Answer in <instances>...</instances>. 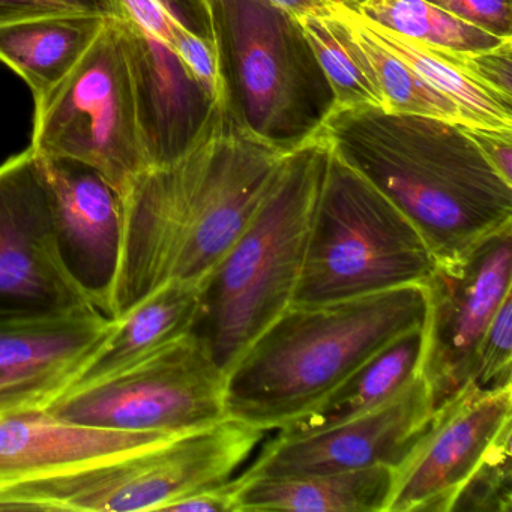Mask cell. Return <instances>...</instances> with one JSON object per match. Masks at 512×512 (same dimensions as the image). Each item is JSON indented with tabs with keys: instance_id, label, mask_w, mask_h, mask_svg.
<instances>
[{
	"instance_id": "cell-22",
	"label": "cell",
	"mask_w": 512,
	"mask_h": 512,
	"mask_svg": "<svg viewBox=\"0 0 512 512\" xmlns=\"http://www.w3.org/2000/svg\"><path fill=\"white\" fill-rule=\"evenodd\" d=\"M359 19L374 40L397 56L434 91L457 104L473 127L512 130V101L475 82L461 65L460 52L436 49L410 40L368 22L361 14Z\"/></svg>"
},
{
	"instance_id": "cell-13",
	"label": "cell",
	"mask_w": 512,
	"mask_h": 512,
	"mask_svg": "<svg viewBox=\"0 0 512 512\" xmlns=\"http://www.w3.org/2000/svg\"><path fill=\"white\" fill-rule=\"evenodd\" d=\"M434 412L421 373L380 406L296 436L277 434L239 478H277L343 472L370 466L397 469L424 433Z\"/></svg>"
},
{
	"instance_id": "cell-16",
	"label": "cell",
	"mask_w": 512,
	"mask_h": 512,
	"mask_svg": "<svg viewBox=\"0 0 512 512\" xmlns=\"http://www.w3.org/2000/svg\"><path fill=\"white\" fill-rule=\"evenodd\" d=\"M67 421L47 409L0 415V484L46 478L172 439Z\"/></svg>"
},
{
	"instance_id": "cell-9",
	"label": "cell",
	"mask_w": 512,
	"mask_h": 512,
	"mask_svg": "<svg viewBox=\"0 0 512 512\" xmlns=\"http://www.w3.org/2000/svg\"><path fill=\"white\" fill-rule=\"evenodd\" d=\"M31 149L91 167L121 199L152 169L133 80L110 17L70 76L35 106Z\"/></svg>"
},
{
	"instance_id": "cell-19",
	"label": "cell",
	"mask_w": 512,
	"mask_h": 512,
	"mask_svg": "<svg viewBox=\"0 0 512 512\" xmlns=\"http://www.w3.org/2000/svg\"><path fill=\"white\" fill-rule=\"evenodd\" d=\"M106 20L98 14H55L2 25L0 62L29 86L38 106L82 61Z\"/></svg>"
},
{
	"instance_id": "cell-32",
	"label": "cell",
	"mask_w": 512,
	"mask_h": 512,
	"mask_svg": "<svg viewBox=\"0 0 512 512\" xmlns=\"http://www.w3.org/2000/svg\"><path fill=\"white\" fill-rule=\"evenodd\" d=\"M236 493H238V479L232 478L221 484L193 491L182 499L176 500L166 511L236 512Z\"/></svg>"
},
{
	"instance_id": "cell-3",
	"label": "cell",
	"mask_w": 512,
	"mask_h": 512,
	"mask_svg": "<svg viewBox=\"0 0 512 512\" xmlns=\"http://www.w3.org/2000/svg\"><path fill=\"white\" fill-rule=\"evenodd\" d=\"M424 319L422 286L290 305L224 374L226 416L265 433L280 430Z\"/></svg>"
},
{
	"instance_id": "cell-29",
	"label": "cell",
	"mask_w": 512,
	"mask_h": 512,
	"mask_svg": "<svg viewBox=\"0 0 512 512\" xmlns=\"http://www.w3.org/2000/svg\"><path fill=\"white\" fill-rule=\"evenodd\" d=\"M440 10L494 37L512 38V0H428Z\"/></svg>"
},
{
	"instance_id": "cell-27",
	"label": "cell",
	"mask_w": 512,
	"mask_h": 512,
	"mask_svg": "<svg viewBox=\"0 0 512 512\" xmlns=\"http://www.w3.org/2000/svg\"><path fill=\"white\" fill-rule=\"evenodd\" d=\"M470 383L482 391L512 388V295L500 305L479 344Z\"/></svg>"
},
{
	"instance_id": "cell-17",
	"label": "cell",
	"mask_w": 512,
	"mask_h": 512,
	"mask_svg": "<svg viewBox=\"0 0 512 512\" xmlns=\"http://www.w3.org/2000/svg\"><path fill=\"white\" fill-rule=\"evenodd\" d=\"M62 247L92 274L110 277L121 236V197L94 169L37 155Z\"/></svg>"
},
{
	"instance_id": "cell-30",
	"label": "cell",
	"mask_w": 512,
	"mask_h": 512,
	"mask_svg": "<svg viewBox=\"0 0 512 512\" xmlns=\"http://www.w3.org/2000/svg\"><path fill=\"white\" fill-rule=\"evenodd\" d=\"M55 14H98L109 17L103 0H0V26Z\"/></svg>"
},
{
	"instance_id": "cell-14",
	"label": "cell",
	"mask_w": 512,
	"mask_h": 512,
	"mask_svg": "<svg viewBox=\"0 0 512 512\" xmlns=\"http://www.w3.org/2000/svg\"><path fill=\"white\" fill-rule=\"evenodd\" d=\"M512 425V388L467 383L434 409L403 463L394 469L386 512H449L455 494L488 449Z\"/></svg>"
},
{
	"instance_id": "cell-21",
	"label": "cell",
	"mask_w": 512,
	"mask_h": 512,
	"mask_svg": "<svg viewBox=\"0 0 512 512\" xmlns=\"http://www.w3.org/2000/svg\"><path fill=\"white\" fill-rule=\"evenodd\" d=\"M422 326L410 329L371 356L307 415L280 428L278 434L314 433L362 415L385 403L419 374Z\"/></svg>"
},
{
	"instance_id": "cell-6",
	"label": "cell",
	"mask_w": 512,
	"mask_h": 512,
	"mask_svg": "<svg viewBox=\"0 0 512 512\" xmlns=\"http://www.w3.org/2000/svg\"><path fill=\"white\" fill-rule=\"evenodd\" d=\"M436 262L412 221L329 145L292 305L422 286Z\"/></svg>"
},
{
	"instance_id": "cell-34",
	"label": "cell",
	"mask_w": 512,
	"mask_h": 512,
	"mask_svg": "<svg viewBox=\"0 0 512 512\" xmlns=\"http://www.w3.org/2000/svg\"><path fill=\"white\" fill-rule=\"evenodd\" d=\"M284 10L292 13L296 19L305 16H331L337 0H272Z\"/></svg>"
},
{
	"instance_id": "cell-2",
	"label": "cell",
	"mask_w": 512,
	"mask_h": 512,
	"mask_svg": "<svg viewBox=\"0 0 512 512\" xmlns=\"http://www.w3.org/2000/svg\"><path fill=\"white\" fill-rule=\"evenodd\" d=\"M322 134L412 221L437 260L460 256L512 223V185L463 125L364 106L334 109Z\"/></svg>"
},
{
	"instance_id": "cell-7",
	"label": "cell",
	"mask_w": 512,
	"mask_h": 512,
	"mask_svg": "<svg viewBox=\"0 0 512 512\" xmlns=\"http://www.w3.org/2000/svg\"><path fill=\"white\" fill-rule=\"evenodd\" d=\"M263 437L265 431L224 418L142 451L0 484V512L166 511L193 491L232 479Z\"/></svg>"
},
{
	"instance_id": "cell-28",
	"label": "cell",
	"mask_w": 512,
	"mask_h": 512,
	"mask_svg": "<svg viewBox=\"0 0 512 512\" xmlns=\"http://www.w3.org/2000/svg\"><path fill=\"white\" fill-rule=\"evenodd\" d=\"M460 61L475 82L512 101V40L481 52H460Z\"/></svg>"
},
{
	"instance_id": "cell-4",
	"label": "cell",
	"mask_w": 512,
	"mask_h": 512,
	"mask_svg": "<svg viewBox=\"0 0 512 512\" xmlns=\"http://www.w3.org/2000/svg\"><path fill=\"white\" fill-rule=\"evenodd\" d=\"M328 155L322 131L284 155L256 214L202 284L193 332L224 374L292 305Z\"/></svg>"
},
{
	"instance_id": "cell-25",
	"label": "cell",
	"mask_w": 512,
	"mask_h": 512,
	"mask_svg": "<svg viewBox=\"0 0 512 512\" xmlns=\"http://www.w3.org/2000/svg\"><path fill=\"white\" fill-rule=\"evenodd\" d=\"M298 20L334 92L335 109L364 106L385 109L376 85L338 31L334 19L305 16Z\"/></svg>"
},
{
	"instance_id": "cell-20",
	"label": "cell",
	"mask_w": 512,
	"mask_h": 512,
	"mask_svg": "<svg viewBox=\"0 0 512 512\" xmlns=\"http://www.w3.org/2000/svg\"><path fill=\"white\" fill-rule=\"evenodd\" d=\"M200 304L202 287L196 284L173 283L158 290L116 322L115 331L70 389L110 376L190 334L199 320Z\"/></svg>"
},
{
	"instance_id": "cell-11",
	"label": "cell",
	"mask_w": 512,
	"mask_h": 512,
	"mask_svg": "<svg viewBox=\"0 0 512 512\" xmlns=\"http://www.w3.org/2000/svg\"><path fill=\"white\" fill-rule=\"evenodd\" d=\"M511 278L509 223L460 256L437 260L422 284L425 319L419 373L430 388L434 409L470 382L479 344L511 295Z\"/></svg>"
},
{
	"instance_id": "cell-1",
	"label": "cell",
	"mask_w": 512,
	"mask_h": 512,
	"mask_svg": "<svg viewBox=\"0 0 512 512\" xmlns=\"http://www.w3.org/2000/svg\"><path fill=\"white\" fill-rule=\"evenodd\" d=\"M289 151L275 148L221 110L184 157L154 167L121 199V236L98 307L124 319L173 283L202 287L256 214Z\"/></svg>"
},
{
	"instance_id": "cell-8",
	"label": "cell",
	"mask_w": 512,
	"mask_h": 512,
	"mask_svg": "<svg viewBox=\"0 0 512 512\" xmlns=\"http://www.w3.org/2000/svg\"><path fill=\"white\" fill-rule=\"evenodd\" d=\"M103 2L121 37L152 169L175 163L223 109L182 59L194 38L214 40L206 0Z\"/></svg>"
},
{
	"instance_id": "cell-31",
	"label": "cell",
	"mask_w": 512,
	"mask_h": 512,
	"mask_svg": "<svg viewBox=\"0 0 512 512\" xmlns=\"http://www.w3.org/2000/svg\"><path fill=\"white\" fill-rule=\"evenodd\" d=\"M463 128L467 136L478 146L485 160L512 185V130H493L467 125H463Z\"/></svg>"
},
{
	"instance_id": "cell-24",
	"label": "cell",
	"mask_w": 512,
	"mask_h": 512,
	"mask_svg": "<svg viewBox=\"0 0 512 512\" xmlns=\"http://www.w3.org/2000/svg\"><path fill=\"white\" fill-rule=\"evenodd\" d=\"M353 8L374 25L436 49L481 52L508 41L457 19L428 0H361Z\"/></svg>"
},
{
	"instance_id": "cell-10",
	"label": "cell",
	"mask_w": 512,
	"mask_h": 512,
	"mask_svg": "<svg viewBox=\"0 0 512 512\" xmlns=\"http://www.w3.org/2000/svg\"><path fill=\"white\" fill-rule=\"evenodd\" d=\"M46 409L92 427L179 436L227 418L224 373L205 341L190 332L110 376L70 389Z\"/></svg>"
},
{
	"instance_id": "cell-35",
	"label": "cell",
	"mask_w": 512,
	"mask_h": 512,
	"mask_svg": "<svg viewBox=\"0 0 512 512\" xmlns=\"http://www.w3.org/2000/svg\"><path fill=\"white\" fill-rule=\"evenodd\" d=\"M346 2L349 7H355V5H358L361 0H346Z\"/></svg>"
},
{
	"instance_id": "cell-15",
	"label": "cell",
	"mask_w": 512,
	"mask_h": 512,
	"mask_svg": "<svg viewBox=\"0 0 512 512\" xmlns=\"http://www.w3.org/2000/svg\"><path fill=\"white\" fill-rule=\"evenodd\" d=\"M115 328L97 305L0 308V374L46 409L74 385Z\"/></svg>"
},
{
	"instance_id": "cell-18",
	"label": "cell",
	"mask_w": 512,
	"mask_h": 512,
	"mask_svg": "<svg viewBox=\"0 0 512 512\" xmlns=\"http://www.w3.org/2000/svg\"><path fill=\"white\" fill-rule=\"evenodd\" d=\"M236 479V512H386L394 469L370 466L313 475Z\"/></svg>"
},
{
	"instance_id": "cell-12",
	"label": "cell",
	"mask_w": 512,
	"mask_h": 512,
	"mask_svg": "<svg viewBox=\"0 0 512 512\" xmlns=\"http://www.w3.org/2000/svg\"><path fill=\"white\" fill-rule=\"evenodd\" d=\"M97 305L68 262L40 161L31 148L0 164V308Z\"/></svg>"
},
{
	"instance_id": "cell-5",
	"label": "cell",
	"mask_w": 512,
	"mask_h": 512,
	"mask_svg": "<svg viewBox=\"0 0 512 512\" xmlns=\"http://www.w3.org/2000/svg\"><path fill=\"white\" fill-rule=\"evenodd\" d=\"M224 110L257 139L292 151L335 109L331 85L299 20L272 0H206Z\"/></svg>"
},
{
	"instance_id": "cell-26",
	"label": "cell",
	"mask_w": 512,
	"mask_h": 512,
	"mask_svg": "<svg viewBox=\"0 0 512 512\" xmlns=\"http://www.w3.org/2000/svg\"><path fill=\"white\" fill-rule=\"evenodd\" d=\"M512 425L497 437L455 494L449 512L512 511Z\"/></svg>"
},
{
	"instance_id": "cell-23",
	"label": "cell",
	"mask_w": 512,
	"mask_h": 512,
	"mask_svg": "<svg viewBox=\"0 0 512 512\" xmlns=\"http://www.w3.org/2000/svg\"><path fill=\"white\" fill-rule=\"evenodd\" d=\"M332 19L338 31L355 52L383 100L386 112L431 116L454 124L473 127L457 104L428 86L397 56L386 50L364 28L359 14L349 5L337 2Z\"/></svg>"
},
{
	"instance_id": "cell-33",
	"label": "cell",
	"mask_w": 512,
	"mask_h": 512,
	"mask_svg": "<svg viewBox=\"0 0 512 512\" xmlns=\"http://www.w3.org/2000/svg\"><path fill=\"white\" fill-rule=\"evenodd\" d=\"M28 409H44V407L34 394L0 374V415Z\"/></svg>"
},
{
	"instance_id": "cell-36",
	"label": "cell",
	"mask_w": 512,
	"mask_h": 512,
	"mask_svg": "<svg viewBox=\"0 0 512 512\" xmlns=\"http://www.w3.org/2000/svg\"><path fill=\"white\" fill-rule=\"evenodd\" d=\"M337 2H341V4H346L347 5L346 0H337Z\"/></svg>"
}]
</instances>
